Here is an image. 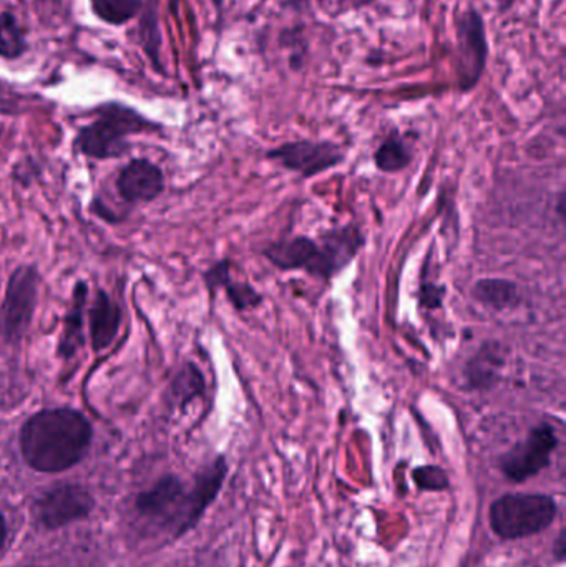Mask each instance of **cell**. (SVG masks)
<instances>
[{
  "mask_svg": "<svg viewBox=\"0 0 566 567\" xmlns=\"http://www.w3.org/2000/svg\"><path fill=\"white\" fill-rule=\"evenodd\" d=\"M93 428L71 406L40 410L22 425L18 446L30 468L61 472L80 463L92 443Z\"/></svg>",
  "mask_w": 566,
  "mask_h": 567,
  "instance_id": "cell-1",
  "label": "cell"
},
{
  "mask_svg": "<svg viewBox=\"0 0 566 567\" xmlns=\"http://www.w3.org/2000/svg\"><path fill=\"white\" fill-rule=\"evenodd\" d=\"M96 122L84 126L75 138V148L93 160H113L130 150L128 137L155 130V123L124 103H105Z\"/></svg>",
  "mask_w": 566,
  "mask_h": 567,
  "instance_id": "cell-2",
  "label": "cell"
},
{
  "mask_svg": "<svg viewBox=\"0 0 566 567\" xmlns=\"http://www.w3.org/2000/svg\"><path fill=\"white\" fill-rule=\"evenodd\" d=\"M556 513L555 500L549 494H505L490 506V528L502 540H521L545 531Z\"/></svg>",
  "mask_w": 566,
  "mask_h": 567,
  "instance_id": "cell-3",
  "label": "cell"
},
{
  "mask_svg": "<svg viewBox=\"0 0 566 567\" xmlns=\"http://www.w3.org/2000/svg\"><path fill=\"white\" fill-rule=\"evenodd\" d=\"M489 62L486 22L475 8L458 14L455 24L454 71L458 90L468 93L482 80Z\"/></svg>",
  "mask_w": 566,
  "mask_h": 567,
  "instance_id": "cell-4",
  "label": "cell"
},
{
  "mask_svg": "<svg viewBox=\"0 0 566 567\" xmlns=\"http://www.w3.org/2000/svg\"><path fill=\"white\" fill-rule=\"evenodd\" d=\"M40 274L36 266H18L11 274L0 304V336L8 343L24 339L39 302Z\"/></svg>",
  "mask_w": 566,
  "mask_h": 567,
  "instance_id": "cell-5",
  "label": "cell"
},
{
  "mask_svg": "<svg viewBox=\"0 0 566 567\" xmlns=\"http://www.w3.org/2000/svg\"><path fill=\"white\" fill-rule=\"evenodd\" d=\"M135 509L143 518L175 529V536L190 531L197 522L191 515L190 491L173 475L160 478L150 490L138 494Z\"/></svg>",
  "mask_w": 566,
  "mask_h": 567,
  "instance_id": "cell-6",
  "label": "cell"
},
{
  "mask_svg": "<svg viewBox=\"0 0 566 567\" xmlns=\"http://www.w3.org/2000/svg\"><path fill=\"white\" fill-rule=\"evenodd\" d=\"M556 446H558V437L555 428L550 424L537 425L531 428L524 441L500 458V469L506 480L524 483L550 465Z\"/></svg>",
  "mask_w": 566,
  "mask_h": 567,
  "instance_id": "cell-7",
  "label": "cell"
},
{
  "mask_svg": "<svg viewBox=\"0 0 566 567\" xmlns=\"http://www.w3.org/2000/svg\"><path fill=\"white\" fill-rule=\"evenodd\" d=\"M364 245L366 236L354 223L324 232L316 239V251L306 273L320 280H331L355 260Z\"/></svg>",
  "mask_w": 566,
  "mask_h": 567,
  "instance_id": "cell-8",
  "label": "cell"
},
{
  "mask_svg": "<svg viewBox=\"0 0 566 567\" xmlns=\"http://www.w3.org/2000/svg\"><path fill=\"white\" fill-rule=\"evenodd\" d=\"M267 160L303 178H313L341 165L344 151L332 141L298 140L267 151Z\"/></svg>",
  "mask_w": 566,
  "mask_h": 567,
  "instance_id": "cell-9",
  "label": "cell"
},
{
  "mask_svg": "<svg viewBox=\"0 0 566 567\" xmlns=\"http://www.w3.org/2000/svg\"><path fill=\"white\" fill-rule=\"evenodd\" d=\"M96 501L80 484L62 483L37 497L34 513L47 529H59L92 513Z\"/></svg>",
  "mask_w": 566,
  "mask_h": 567,
  "instance_id": "cell-10",
  "label": "cell"
},
{
  "mask_svg": "<svg viewBox=\"0 0 566 567\" xmlns=\"http://www.w3.org/2000/svg\"><path fill=\"white\" fill-rule=\"evenodd\" d=\"M116 189L127 203H150L163 193L165 175L155 163L137 158L122 168L116 178Z\"/></svg>",
  "mask_w": 566,
  "mask_h": 567,
  "instance_id": "cell-11",
  "label": "cell"
},
{
  "mask_svg": "<svg viewBox=\"0 0 566 567\" xmlns=\"http://www.w3.org/2000/svg\"><path fill=\"white\" fill-rule=\"evenodd\" d=\"M121 326V307L103 289H99L96 299H93L92 307L88 312V329H90L93 352L100 354V352L109 349L118 336Z\"/></svg>",
  "mask_w": 566,
  "mask_h": 567,
  "instance_id": "cell-12",
  "label": "cell"
},
{
  "mask_svg": "<svg viewBox=\"0 0 566 567\" xmlns=\"http://www.w3.org/2000/svg\"><path fill=\"white\" fill-rule=\"evenodd\" d=\"M88 301V286L85 280H78L72 292L71 307L65 315L64 332H62L56 354L64 361H71L84 346V317Z\"/></svg>",
  "mask_w": 566,
  "mask_h": 567,
  "instance_id": "cell-13",
  "label": "cell"
},
{
  "mask_svg": "<svg viewBox=\"0 0 566 567\" xmlns=\"http://www.w3.org/2000/svg\"><path fill=\"white\" fill-rule=\"evenodd\" d=\"M316 251V239L307 236L282 239L264 249L263 254L273 266L281 270H307Z\"/></svg>",
  "mask_w": 566,
  "mask_h": 567,
  "instance_id": "cell-14",
  "label": "cell"
},
{
  "mask_svg": "<svg viewBox=\"0 0 566 567\" xmlns=\"http://www.w3.org/2000/svg\"><path fill=\"white\" fill-rule=\"evenodd\" d=\"M226 475H228V465H226L225 456H218L215 462L204 466L198 472L190 491L191 515H193L194 522L200 521L207 506L218 496Z\"/></svg>",
  "mask_w": 566,
  "mask_h": 567,
  "instance_id": "cell-15",
  "label": "cell"
},
{
  "mask_svg": "<svg viewBox=\"0 0 566 567\" xmlns=\"http://www.w3.org/2000/svg\"><path fill=\"white\" fill-rule=\"evenodd\" d=\"M138 43L156 72L162 68V28H160V0H143L140 24L137 30Z\"/></svg>",
  "mask_w": 566,
  "mask_h": 567,
  "instance_id": "cell-16",
  "label": "cell"
},
{
  "mask_svg": "<svg viewBox=\"0 0 566 567\" xmlns=\"http://www.w3.org/2000/svg\"><path fill=\"white\" fill-rule=\"evenodd\" d=\"M503 365L502 352L496 342H486L477 355L468 361L465 378L471 389H490L499 380V371Z\"/></svg>",
  "mask_w": 566,
  "mask_h": 567,
  "instance_id": "cell-17",
  "label": "cell"
},
{
  "mask_svg": "<svg viewBox=\"0 0 566 567\" xmlns=\"http://www.w3.org/2000/svg\"><path fill=\"white\" fill-rule=\"evenodd\" d=\"M471 294L480 304L495 311L515 307L520 304L517 284L506 279H482L475 284Z\"/></svg>",
  "mask_w": 566,
  "mask_h": 567,
  "instance_id": "cell-18",
  "label": "cell"
},
{
  "mask_svg": "<svg viewBox=\"0 0 566 567\" xmlns=\"http://www.w3.org/2000/svg\"><path fill=\"white\" fill-rule=\"evenodd\" d=\"M412 162V151L407 141L398 134L392 131L374 153V163L376 168L382 173H399L407 168Z\"/></svg>",
  "mask_w": 566,
  "mask_h": 567,
  "instance_id": "cell-19",
  "label": "cell"
},
{
  "mask_svg": "<svg viewBox=\"0 0 566 567\" xmlns=\"http://www.w3.org/2000/svg\"><path fill=\"white\" fill-rule=\"evenodd\" d=\"M93 14L109 25H125L140 15L143 0H90Z\"/></svg>",
  "mask_w": 566,
  "mask_h": 567,
  "instance_id": "cell-20",
  "label": "cell"
},
{
  "mask_svg": "<svg viewBox=\"0 0 566 567\" xmlns=\"http://www.w3.org/2000/svg\"><path fill=\"white\" fill-rule=\"evenodd\" d=\"M28 50L25 30L11 12L0 14V59H21Z\"/></svg>",
  "mask_w": 566,
  "mask_h": 567,
  "instance_id": "cell-21",
  "label": "cell"
},
{
  "mask_svg": "<svg viewBox=\"0 0 566 567\" xmlns=\"http://www.w3.org/2000/svg\"><path fill=\"white\" fill-rule=\"evenodd\" d=\"M204 392V378L200 368L194 364H187L181 368L176 377L173 378L172 387H169V395L176 405L185 406L191 400L198 399Z\"/></svg>",
  "mask_w": 566,
  "mask_h": 567,
  "instance_id": "cell-22",
  "label": "cell"
},
{
  "mask_svg": "<svg viewBox=\"0 0 566 567\" xmlns=\"http://www.w3.org/2000/svg\"><path fill=\"white\" fill-rule=\"evenodd\" d=\"M222 289H225L226 295L236 311H248V308L257 307L263 302V295L251 284L238 282L231 277L223 284Z\"/></svg>",
  "mask_w": 566,
  "mask_h": 567,
  "instance_id": "cell-23",
  "label": "cell"
},
{
  "mask_svg": "<svg viewBox=\"0 0 566 567\" xmlns=\"http://www.w3.org/2000/svg\"><path fill=\"white\" fill-rule=\"evenodd\" d=\"M412 480L420 491H443L449 488V477L439 466H419L412 471Z\"/></svg>",
  "mask_w": 566,
  "mask_h": 567,
  "instance_id": "cell-24",
  "label": "cell"
},
{
  "mask_svg": "<svg viewBox=\"0 0 566 567\" xmlns=\"http://www.w3.org/2000/svg\"><path fill=\"white\" fill-rule=\"evenodd\" d=\"M443 294H445V288H442V286H437L433 282L420 284V307L432 308V311L442 307Z\"/></svg>",
  "mask_w": 566,
  "mask_h": 567,
  "instance_id": "cell-25",
  "label": "cell"
},
{
  "mask_svg": "<svg viewBox=\"0 0 566 567\" xmlns=\"http://www.w3.org/2000/svg\"><path fill=\"white\" fill-rule=\"evenodd\" d=\"M231 277L229 273V261L223 260L219 263L213 264L210 269L204 273V282L210 291L215 292L216 289H222L223 284Z\"/></svg>",
  "mask_w": 566,
  "mask_h": 567,
  "instance_id": "cell-26",
  "label": "cell"
},
{
  "mask_svg": "<svg viewBox=\"0 0 566 567\" xmlns=\"http://www.w3.org/2000/svg\"><path fill=\"white\" fill-rule=\"evenodd\" d=\"M22 97L5 81L0 80V115H14L21 110Z\"/></svg>",
  "mask_w": 566,
  "mask_h": 567,
  "instance_id": "cell-27",
  "label": "cell"
},
{
  "mask_svg": "<svg viewBox=\"0 0 566 567\" xmlns=\"http://www.w3.org/2000/svg\"><path fill=\"white\" fill-rule=\"evenodd\" d=\"M276 2L282 11L291 12H303L311 4V0H276Z\"/></svg>",
  "mask_w": 566,
  "mask_h": 567,
  "instance_id": "cell-28",
  "label": "cell"
},
{
  "mask_svg": "<svg viewBox=\"0 0 566 567\" xmlns=\"http://www.w3.org/2000/svg\"><path fill=\"white\" fill-rule=\"evenodd\" d=\"M495 4L500 14H505V12L511 11V9L517 4V0H495Z\"/></svg>",
  "mask_w": 566,
  "mask_h": 567,
  "instance_id": "cell-29",
  "label": "cell"
},
{
  "mask_svg": "<svg viewBox=\"0 0 566 567\" xmlns=\"http://www.w3.org/2000/svg\"><path fill=\"white\" fill-rule=\"evenodd\" d=\"M565 531L559 532L558 541H556V557L562 560L565 557Z\"/></svg>",
  "mask_w": 566,
  "mask_h": 567,
  "instance_id": "cell-30",
  "label": "cell"
},
{
  "mask_svg": "<svg viewBox=\"0 0 566 567\" xmlns=\"http://www.w3.org/2000/svg\"><path fill=\"white\" fill-rule=\"evenodd\" d=\"M5 538H8V522H5L4 515L0 513V551L4 547Z\"/></svg>",
  "mask_w": 566,
  "mask_h": 567,
  "instance_id": "cell-31",
  "label": "cell"
},
{
  "mask_svg": "<svg viewBox=\"0 0 566 567\" xmlns=\"http://www.w3.org/2000/svg\"><path fill=\"white\" fill-rule=\"evenodd\" d=\"M215 5L216 14H218V24H222L223 9H225V0H212Z\"/></svg>",
  "mask_w": 566,
  "mask_h": 567,
  "instance_id": "cell-32",
  "label": "cell"
},
{
  "mask_svg": "<svg viewBox=\"0 0 566 567\" xmlns=\"http://www.w3.org/2000/svg\"><path fill=\"white\" fill-rule=\"evenodd\" d=\"M354 8H366V5L373 4L374 0H351Z\"/></svg>",
  "mask_w": 566,
  "mask_h": 567,
  "instance_id": "cell-33",
  "label": "cell"
},
{
  "mask_svg": "<svg viewBox=\"0 0 566 567\" xmlns=\"http://www.w3.org/2000/svg\"><path fill=\"white\" fill-rule=\"evenodd\" d=\"M178 5H180V0H169V12H172L173 15L178 12Z\"/></svg>",
  "mask_w": 566,
  "mask_h": 567,
  "instance_id": "cell-34",
  "label": "cell"
}]
</instances>
